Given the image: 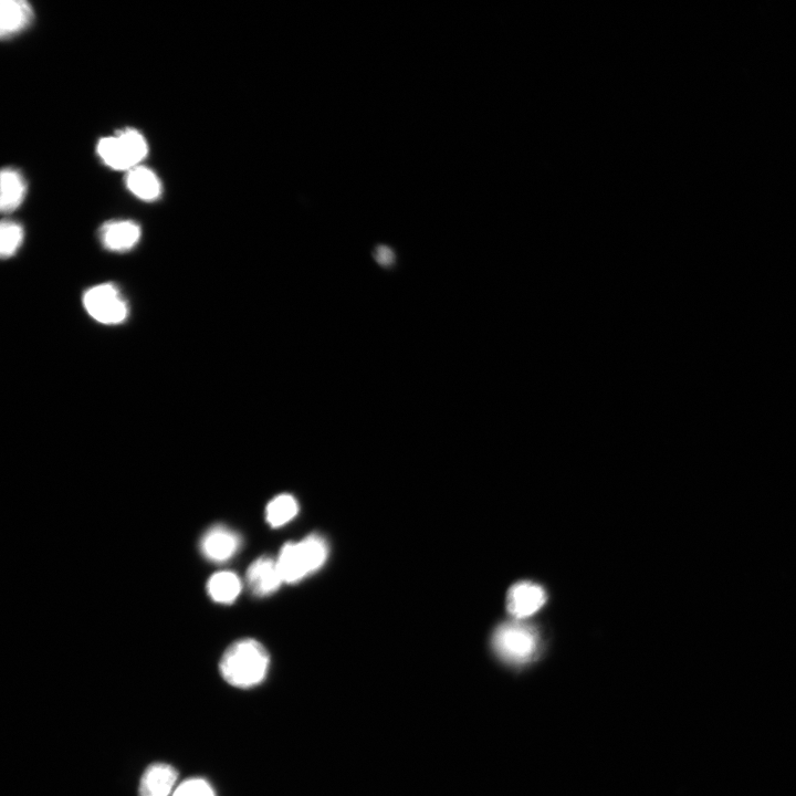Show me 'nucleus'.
<instances>
[{
  "label": "nucleus",
  "mask_w": 796,
  "mask_h": 796,
  "mask_svg": "<svg viewBox=\"0 0 796 796\" xmlns=\"http://www.w3.org/2000/svg\"><path fill=\"white\" fill-rule=\"evenodd\" d=\"M492 651L499 661L521 669L537 661L540 637L533 628L520 623H507L497 628L492 637Z\"/></svg>",
  "instance_id": "f03ea898"
},
{
  "label": "nucleus",
  "mask_w": 796,
  "mask_h": 796,
  "mask_svg": "<svg viewBox=\"0 0 796 796\" xmlns=\"http://www.w3.org/2000/svg\"><path fill=\"white\" fill-rule=\"evenodd\" d=\"M249 589L255 595L264 597L277 592L284 584L277 560L263 557L250 565L247 571Z\"/></svg>",
  "instance_id": "6e6552de"
},
{
  "label": "nucleus",
  "mask_w": 796,
  "mask_h": 796,
  "mask_svg": "<svg viewBox=\"0 0 796 796\" xmlns=\"http://www.w3.org/2000/svg\"><path fill=\"white\" fill-rule=\"evenodd\" d=\"M27 184L22 174L14 169H4L0 174V209L4 214L16 211L23 204Z\"/></svg>",
  "instance_id": "f8f14e48"
},
{
  "label": "nucleus",
  "mask_w": 796,
  "mask_h": 796,
  "mask_svg": "<svg viewBox=\"0 0 796 796\" xmlns=\"http://www.w3.org/2000/svg\"><path fill=\"white\" fill-rule=\"evenodd\" d=\"M375 259L382 267H391L395 260L393 250L387 246H379L375 250Z\"/></svg>",
  "instance_id": "6ab92c4d"
},
{
  "label": "nucleus",
  "mask_w": 796,
  "mask_h": 796,
  "mask_svg": "<svg viewBox=\"0 0 796 796\" xmlns=\"http://www.w3.org/2000/svg\"><path fill=\"white\" fill-rule=\"evenodd\" d=\"M178 774L169 764H153L143 774L140 796H170Z\"/></svg>",
  "instance_id": "9b49d317"
},
{
  "label": "nucleus",
  "mask_w": 796,
  "mask_h": 796,
  "mask_svg": "<svg viewBox=\"0 0 796 796\" xmlns=\"http://www.w3.org/2000/svg\"><path fill=\"white\" fill-rule=\"evenodd\" d=\"M298 512L299 505L295 497L280 495L269 502L266 518L272 528H280L295 519Z\"/></svg>",
  "instance_id": "2eb2a0df"
},
{
  "label": "nucleus",
  "mask_w": 796,
  "mask_h": 796,
  "mask_svg": "<svg viewBox=\"0 0 796 796\" xmlns=\"http://www.w3.org/2000/svg\"><path fill=\"white\" fill-rule=\"evenodd\" d=\"M0 9V35L10 38L22 33L34 19V10L24 0H3Z\"/></svg>",
  "instance_id": "1a4fd4ad"
},
{
  "label": "nucleus",
  "mask_w": 796,
  "mask_h": 796,
  "mask_svg": "<svg viewBox=\"0 0 796 796\" xmlns=\"http://www.w3.org/2000/svg\"><path fill=\"white\" fill-rule=\"evenodd\" d=\"M142 235L140 225L132 221H112L100 228V240L104 248L114 253H125L139 244Z\"/></svg>",
  "instance_id": "0eeeda50"
},
{
  "label": "nucleus",
  "mask_w": 796,
  "mask_h": 796,
  "mask_svg": "<svg viewBox=\"0 0 796 796\" xmlns=\"http://www.w3.org/2000/svg\"><path fill=\"white\" fill-rule=\"evenodd\" d=\"M303 555H305L309 570L316 573L320 570L329 557V546L320 534L313 533L299 541Z\"/></svg>",
  "instance_id": "dca6fc26"
},
{
  "label": "nucleus",
  "mask_w": 796,
  "mask_h": 796,
  "mask_svg": "<svg viewBox=\"0 0 796 796\" xmlns=\"http://www.w3.org/2000/svg\"><path fill=\"white\" fill-rule=\"evenodd\" d=\"M546 601L547 595L541 586L523 582L512 586L507 597V607L512 616L525 619L538 612Z\"/></svg>",
  "instance_id": "423d86ee"
},
{
  "label": "nucleus",
  "mask_w": 796,
  "mask_h": 796,
  "mask_svg": "<svg viewBox=\"0 0 796 796\" xmlns=\"http://www.w3.org/2000/svg\"><path fill=\"white\" fill-rule=\"evenodd\" d=\"M128 190L144 202H154L162 195V184L159 176L144 166H136L125 178Z\"/></svg>",
  "instance_id": "ddd939ff"
},
{
  "label": "nucleus",
  "mask_w": 796,
  "mask_h": 796,
  "mask_svg": "<svg viewBox=\"0 0 796 796\" xmlns=\"http://www.w3.org/2000/svg\"><path fill=\"white\" fill-rule=\"evenodd\" d=\"M173 796H216L212 785L203 779H191L178 785Z\"/></svg>",
  "instance_id": "a211bd4d"
},
{
  "label": "nucleus",
  "mask_w": 796,
  "mask_h": 796,
  "mask_svg": "<svg viewBox=\"0 0 796 796\" xmlns=\"http://www.w3.org/2000/svg\"><path fill=\"white\" fill-rule=\"evenodd\" d=\"M242 546V538L225 526H214L207 530L201 541L204 557L215 563H223L234 557Z\"/></svg>",
  "instance_id": "39448f33"
},
{
  "label": "nucleus",
  "mask_w": 796,
  "mask_h": 796,
  "mask_svg": "<svg viewBox=\"0 0 796 796\" xmlns=\"http://www.w3.org/2000/svg\"><path fill=\"white\" fill-rule=\"evenodd\" d=\"M97 152L104 164L117 171H130L145 159L149 146L142 133L125 129L99 141Z\"/></svg>",
  "instance_id": "7ed1b4c3"
},
{
  "label": "nucleus",
  "mask_w": 796,
  "mask_h": 796,
  "mask_svg": "<svg viewBox=\"0 0 796 796\" xmlns=\"http://www.w3.org/2000/svg\"><path fill=\"white\" fill-rule=\"evenodd\" d=\"M242 589V581H240L237 574L230 571L215 573L207 582V593L216 603L230 604L235 602Z\"/></svg>",
  "instance_id": "4468645a"
},
{
  "label": "nucleus",
  "mask_w": 796,
  "mask_h": 796,
  "mask_svg": "<svg viewBox=\"0 0 796 796\" xmlns=\"http://www.w3.org/2000/svg\"><path fill=\"white\" fill-rule=\"evenodd\" d=\"M24 242V229L15 222L4 221L0 226V254L13 257Z\"/></svg>",
  "instance_id": "f3484780"
},
{
  "label": "nucleus",
  "mask_w": 796,
  "mask_h": 796,
  "mask_svg": "<svg viewBox=\"0 0 796 796\" xmlns=\"http://www.w3.org/2000/svg\"><path fill=\"white\" fill-rule=\"evenodd\" d=\"M219 667L225 682L230 686L250 689L266 679L270 655L263 644L246 638L227 648Z\"/></svg>",
  "instance_id": "f257e3e1"
},
{
  "label": "nucleus",
  "mask_w": 796,
  "mask_h": 796,
  "mask_svg": "<svg viewBox=\"0 0 796 796\" xmlns=\"http://www.w3.org/2000/svg\"><path fill=\"white\" fill-rule=\"evenodd\" d=\"M277 564L284 583L295 584L311 574L299 542L286 543L280 550Z\"/></svg>",
  "instance_id": "9d476101"
},
{
  "label": "nucleus",
  "mask_w": 796,
  "mask_h": 796,
  "mask_svg": "<svg viewBox=\"0 0 796 796\" xmlns=\"http://www.w3.org/2000/svg\"><path fill=\"white\" fill-rule=\"evenodd\" d=\"M89 316L107 326L120 324L127 320L129 307L117 287L104 284L89 289L83 296Z\"/></svg>",
  "instance_id": "20e7f679"
}]
</instances>
